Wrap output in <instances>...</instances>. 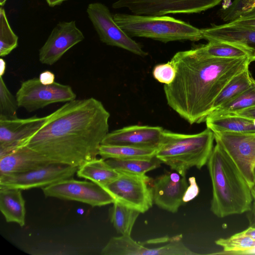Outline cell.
Wrapping results in <instances>:
<instances>
[{
    "mask_svg": "<svg viewBox=\"0 0 255 255\" xmlns=\"http://www.w3.org/2000/svg\"><path fill=\"white\" fill-rule=\"evenodd\" d=\"M110 113L94 98L66 102L46 116L39 130L25 146L52 163L79 167L97 158L109 133Z\"/></svg>",
    "mask_w": 255,
    "mask_h": 255,
    "instance_id": "1",
    "label": "cell"
},
{
    "mask_svg": "<svg viewBox=\"0 0 255 255\" xmlns=\"http://www.w3.org/2000/svg\"><path fill=\"white\" fill-rule=\"evenodd\" d=\"M170 61L176 76L171 83L164 86L166 100L190 125L205 122L223 89L252 62L248 57H203L194 49L177 52Z\"/></svg>",
    "mask_w": 255,
    "mask_h": 255,
    "instance_id": "2",
    "label": "cell"
},
{
    "mask_svg": "<svg viewBox=\"0 0 255 255\" xmlns=\"http://www.w3.org/2000/svg\"><path fill=\"white\" fill-rule=\"evenodd\" d=\"M207 165L212 185V212L224 218L250 211L254 201L251 188L219 143L214 146Z\"/></svg>",
    "mask_w": 255,
    "mask_h": 255,
    "instance_id": "3",
    "label": "cell"
},
{
    "mask_svg": "<svg viewBox=\"0 0 255 255\" xmlns=\"http://www.w3.org/2000/svg\"><path fill=\"white\" fill-rule=\"evenodd\" d=\"M215 136L207 128L195 134H183L164 129L155 157L170 169L186 175L193 167L200 169L212 151Z\"/></svg>",
    "mask_w": 255,
    "mask_h": 255,
    "instance_id": "4",
    "label": "cell"
},
{
    "mask_svg": "<svg viewBox=\"0 0 255 255\" xmlns=\"http://www.w3.org/2000/svg\"><path fill=\"white\" fill-rule=\"evenodd\" d=\"M113 16L116 23L130 37L149 38L164 43L182 40L197 41L203 39L201 29L165 15L118 13Z\"/></svg>",
    "mask_w": 255,
    "mask_h": 255,
    "instance_id": "5",
    "label": "cell"
},
{
    "mask_svg": "<svg viewBox=\"0 0 255 255\" xmlns=\"http://www.w3.org/2000/svg\"><path fill=\"white\" fill-rule=\"evenodd\" d=\"M120 175L104 187L115 201L144 213L152 207L153 180L146 174L120 172Z\"/></svg>",
    "mask_w": 255,
    "mask_h": 255,
    "instance_id": "6",
    "label": "cell"
},
{
    "mask_svg": "<svg viewBox=\"0 0 255 255\" xmlns=\"http://www.w3.org/2000/svg\"><path fill=\"white\" fill-rule=\"evenodd\" d=\"M15 97L19 107L32 112L51 104L73 101L76 95L69 85L56 82L44 85L39 78H33L21 83Z\"/></svg>",
    "mask_w": 255,
    "mask_h": 255,
    "instance_id": "7",
    "label": "cell"
},
{
    "mask_svg": "<svg viewBox=\"0 0 255 255\" xmlns=\"http://www.w3.org/2000/svg\"><path fill=\"white\" fill-rule=\"evenodd\" d=\"M222 0H117L115 9L126 8L134 14L151 16L200 13L213 8Z\"/></svg>",
    "mask_w": 255,
    "mask_h": 255,
    "instance_id": "8",
    "label": "cell"
},
{
    "mask_svg": "<svg viewBox=\"0 0 255 255\" xmlns=\"http://www.w3.org/2000/svg\"><path fill=\"white\" fill-rule=\"evenodd\" d=\"M87 13L102 42L124 49L140 56L144 57L148 54L139 43L119 26L106 5L98 2L91 3L87 6Z\"/></svg>",
    "mask_w": 255,
    "mask_h": 255,
    "instance_id": "9",
    "label": "cell"
},
{
    "mask_svg": "<svg viewBox=\"0 0 255 255\" xmlns=\"http://www.w3.org/2000/svg\"><path fill=\"white\" fill-rule=\"evenodd\" d=\"M214 134L216 142L230 157L251 188L255 184V132Z\"/></svg>",
    "mask_w": 255,
    "mask_h": 255,
    "instance_id": "10",
    "label": "cell"
},
{
    "mask_svg": "<svg viewBox=\"0 0 255 255\" xmlns=\"http://www.w3.org/2000/svg\"><path fill=\"white\" fill-rule=\"evenodd\" d=\"M45 197L75 201L93 207L114 203V198L104 187L92 181L72 178L64 179L42 188Z\"/></svg>",
    "mask_w": 255,
    "mask_h": 255,
    "instance_id": "11",
    "label": "cell"
},
{
    "mask_svg": "<svg viewBox=\"0 0 255 255\" xmlns=\"http://www.w3.org/2000/svg\"><path fill=\"white\" fill-rule=\"evenodd\" d=\"M102 255H197L184 244L181 234L169 238L161 245L147 248L130 236L112 237L101 252Z\"/></svg>",
    "mask_w": 255,
    "mask_h": 255,
    "instance_id": "12",
    "label": "cell"
},
{
    "mask_svg": "<svg viewBox=\"0 0 255 255\" xmlns=\"http://www.w3.org/2000/svg\"><path fill=\"white\" fill-rule=\"evenodd\" d=\"M78 167L51 163L28 172L0 175V187L28 190L43 188L60 181L71 178L77 172Z\"/></svg>",
    "mask_w": 255,
    "mask_h": 255,
    "instance_id": "13",
    "label": "cell"
},
{
    "mask_svg": "<svg viewBox=\"0 0 255 255\" xmlns=\"http://www.w3.org/2000/svg\"><path fill=\"white\" fill-rule=\"evenodd\" d=\"M46 117L0 119V158L25 146L28 139L42 127Z\"/></svg>",
    "mask_w": 255,
    "mask_h": 255,
    "instance_id": "14",
    "label": "cell"
},
{
    "mask_svg": "<svg viewBox=\"0 0 255 255\" xmlns=\"http://www.w3.org/2000/svg\"><path fill=\"white\" fill-rule=\"evenodd\" d=\"M85 37L75 20L61 21L56 24L39 51L40 63L52 65L70 48Z\"/></svg>",
    "mask_w": 255,
    "mask_h": 255,
    "instance_id": "15",
    "label": "cell"
},
{
    "mask_svg": "<svg viewBox=\"0 0 255 255\" xmlns=\"http://www.w3.org/2000/svg\"><path fill=\"white\" fill-rule=\"evenodd\" d=\"M188 186L185 175L176 171H167L153 180V203L159 208L174 213L182 205L184 194Z\"/></svg>",
    "mask_w": 255,
    "mask_h": 255,
    "instance_id": "16",
    "label": "cell"
},
{
    "mask_svg": "<svg viewBox=\"0 0 255 255\" xmlns=\"http://www.w3.org/2000/svg\"><path fill=\"white\" fill-rule=\"evenodd\" d=\"M163 130L159 126H129L109 132L102 144L157 149Z\"/></svg>",
    "mask_w": 255,
    "mask_h": 255,
    "instance_id": "17",
    "label": "cell"
},
{
    "mask_svg": "<svg viewBox=\"0 0 255 255\" xmlns=\"http://www.w3.org/2000/svg\"><path fill=\"white\" fill-rule=\"evenodd\" d=\"M203 39L229 43L245 50L255 61V29L230 22L201 29Z\"/></svg>",
    "mask_w": 255,
    "mask_h": 255,
    "instance_id": "18",
    "label": "cell"
},
{
    "mask_svg": "<svg viewBox=\"0 0 255 255\" xmlns=\"http://www.w3.org/2000/svg\"><path fill=\"white\" fill-rule=\"evenodd\" d=\"M51 163L45 156L24 146L0 158V175L24 173Z\"/></svg>",
    "mask_w": 255,
    "mask_h": 255,
    "instance_id": "19",
    "label": "cell"
},
{
    "mask_svg": "<svg viewBox=\"0 0 255 255\" xmlns=\"http://www.w3.org/2000/svg\"><path fill=\"white\" fill-rule=\"evenodd\" d=\"M205 122L214 133L255 132V119L235 114H210Z\"/></svg>",
    "mask_w": 255,
    "mask_h": 255,
    "instance_id": "20",
    "label": "cell"
},
{
    "mask_svg": "<svg viewBox=\"0 0 255 255\" xmlns=\"http://www.w3.org/2000/svg\"><path fill=\"white\" fill-rule=\"evenodd\" d=\"M21 190L0 187V210L7 222L25 225L26 210Z\"/></svg>",
    "mask_w": 255,
    "mask_h": 255,
    "instance_id": "21",
    "label": "cell"
},
{
    "mask_svg": "<svg viewBox=\"0 0 255 255\" xmlns=\"http://www.w3.org/2000/svg\"><path fill=\"white\" fill-rule=\"evenodd\" d=\"M76 173L78 177L90 180L103 187L120 173L102 158H96L85 162L78 167Z\"/></svg>",
    "mask_w": 255,
    "mask_h": 255,
    "instance_id": "22",
    "label": "cell"
},
{
    "mask_svg": "<svg viewBox=\"0 0 255 255\" xmlns=\"http://www.w3.org/2000/svg\"><path fill=\"white\" fill-rule=\"evenodd\" d=\"M255 80L249 71V68L236 75L216 98L211 112L247 90L252 85Z\"/></svg>",
    "mask_w": 255,
    "mask_h": 255,
    "instance_id": "23",
    "label": "cell"
},
{
    "mask_svg": "<svg viewBox=\"0 0 255 255\" xmlns=\"http://www.w3.org/2000/svg\"><path fill=\"white\" fill-rule=\"evenodd\" d=\"M156 149L101 144L99 148V155L105 160L110 158L151 159L155 157Z\"/></svg>",
    "mask_w": 255,
    "mask_h": 255,
    "instance_id": "24",
    "label": "cell"
},
{
    "mask_svg": "<svg viewBox=\"0 0 255 255\" xmlns=\"http://www.w3.org/2000/svg\"><path fill=\"white\" fill-rule=\"evenodd\" d=\"M193 49L198 54L205 57L240 58L248 57L250 58L248 53L242 48L222 41H208L207 44Z\"/></svg>",
    "mask_w": 255,
    "mask_h": 255,
    "instance_id": "25",
    "label": "cell"
},
{
    "mask_svg": "<svg viewBox=\"0 0 255 255\" xmlns=\"http://www.w3.org/2000/svg\"><path fill=\"white\" fill-rule=\"evenodd\" d=\"M140 212L116 201L110 209V220L117 232L124 236H130Z\"/></svg>",
    "mask_w": 255,
    "mask_h": 255,
    "instance_id": "26",
    "label": "cell"
},
{
    "mask_svg": "<svg viewBox=\"0 0 255 255\" xmlns=\"http://www.w3.org/2000/svg\"><path fill=\"white\" fill-rule=\"evenodd\" d=\"M112 167L119 172L144 175L160 166L161 163L156 157L151 159H114L106 160Z\"/></svg>",
    "mask_w": 255,
    "mask_h": 255,
    "instance_id": "27",
    "label": "cell"
},
{
    "mask_svg": "<svg viewBox=\"0 0 255 255\" xmlns=\"http://www.w3.org/2000/svg\"><path fill=\"white\" fill-rule=\"evenodd\" d=\"M215 244L221 247L223 251L214 254L242 255L255 248V240L243 232L228 238L219 239L215 241Z\"/></svg>",
    "mask_w": 255,
    "mask_h": 255,
    "instance_id": "28",
    "label": "cell"
},
{
    "mask_svg": "<svg viewBox=\"0 0 255 255\" xmlns=\"http://www.w3.org/2000/svg\"><path fill=\"white\" fill-rule=\"evenodd\" d=\"M254 106H255V80L249 89L214 110L209 115L232 114Z\"/></svg>",
    "mask_w": 255,
    "mask_h": 255,
    "instance_id": "29",
    "label": "cell"
},
{
    "mask_svg": "<svg viewBox=\"0 0 255 255\" xmlns=\"http://www.w3.org/2000/svg\"><path fill=\"white\" fill-rule=\"evenodd\" d=\"M18 37L8 22L4 9L0 8V56L9 54L18 45Z\"/></svg>",
    "mask_w": 255,
    "mask_h": 255,
    "instance_id": "30",
    "label": "cell"
},
{
    "mask_svg": "<svg viewBox=\"0 0 255 255\" xmlns=\"http://www.w3.org/2000/svg\"><path fill=\"white\" fill-rule=\"evenodd\" d=\"M19 108L16 97L10 93L0 76V119H12L17 117Z\"/></svg>",
    "mask_w": 255,
    "mask_h": 255,
    "instance_id": "31",
    "label": "cell"
},
{
    "mask_svg": "<svg viewBox=\"0 0 255 255\" xmlns=\"http://www.w3.org/2000/svg\"><path fill=\"white\" fill-rule=\"evenodd\" d=\"M255 6V0H234L227 7L220 10L219 15L223 21L230 22Z\"/></svg>",
    "mask_w": 255,
    "mask_h": 255,
    "instance_id": "32",
    "label": "cell"
},
{
    "mask_svg": "<svg viewBox=\"0 0 255 255\" xmlns=\"http://www.w3.org/2000/svg\"><path fill=\"white\" fill-rule=\"evenodd\" d=\"M152 75L158 82L167 85L171 83L176 76V70L170 62L156 65L153 68Z\"/></svg>",
    "mask_w": 255,
    "mask_h": 255,
    "instance_id": "33",
    "label": "cell"
},
{
    "mask_svg": "<svg viewBox=\"0 0 255 255\" xmlns=\"http://www.w3.org/2000/svg\"><path fill=\"white\" fill-rule=\"evenodd\" d=\"M230 23L255 29V6L244 11Z\"/></svg>",
    "mask_w": 255,
    "mask_h": 255,
    "instance_id": "34",
    "label": "cell"
},
{
    "mask_svg": "<svg viewBox=\"0 0 255 255\" xmlns=\"http://www.w3.org/2000/svg\"><path fill=\"white\" fill-rule=\"evenodd\" d=\"M188 185L183 198L184 203H187L195 198L199 192V189L194 177H191L188 179Z\"/></svg>",
    "mask_w": 255,
    "mask_h": 255,
    "instance_id": "35",
    "label": "cell"
},
{
    "mask_svg": "<svg viewBox=\"0 0 255 255\" xmlns=\"http://www.w3.org/2000/svg\"><path fill=\"white\" fill-rule=\"evenodd\" d=\"M38 78L42 84L50 85L54 82L55 75L52 72L46 70L41 72Z\"/></svg>",
    "mask_w": 255,
    "mask_h": 255,
    "instance_id": "36",
    "label": "cell"
},
{
    "mask_svg": "<svg viewBox=\"0 0 255 255\" xmlns=\"http://www.w3.org/2000/svg\"><path fill=\"white\" fill-rule=\"evenodd\" d=\"M231 114H235L248 117L250 119H255V106Z\"/></svg>",
    "mask_w": 255,
    "mask_h": 255,
    "instance_id": "37",
    "label": "cell"
},
{
    "mask_svg": "<svg viewBox=\"0 0 255 255\" xmlns=\"http://www.w3.org/2000/svg\"><path fill=\"white\" fill-rule=\"evenodd\" d=\"M250 217L249 218L250 226L255 227V203L253 202L252 209L250 211Z\"/></svg>",
    "mask_w": 255,
    "mask_h": 255,
    "instance_id": "38",
    "label": "cell"
},
{
    "mask_svg": "<svg viewBox=\"0 0 255 255\" xmlns=\"http://www.w3.org/2000/svg\"><path fill=\"white\" fill-rule=\"evenodd\" d=\"M242 232L245 235H248L255 240V227L250 226L249 228Z\"/></svg>",
    "mask_w": 255,
    "mask_h": 255,
    "instance_id": "39",
    "label": "cell"
},
{
    "mask_svg": "<svg viewBox=\"0 0 255 255\" xmlns=\"http://www.w3.org/2000/svg\"><path fill=\"white\" fill-rule=\"evenodd\" d=\"M66 0H46L48 5L51 7L60 5Z\"/></svg>",
    "mask_w": 255,
    "mask_h": 255,
    "instance_id": "40",
    "label": "cell"
},
{
    "mask_svg": "<svg viewBox=\"0 0 255 255\" xmlns=\"http://www.w3.org/2000/svg\"><path fill=\"white\" fill-rule=\"evenodd\" d=\"M6 63L4 60L1 58L0 59V76H2L5 73Z\"/></svg>",
    "mask_w": 255,
    "mask_h": 255,
    "instance_id": "41",
    "label": "cell"
},
{
    "mask_svg": "<svg viewBox=\"0 0 255 255\" xmlns=\"http://www.w3.org/2000/svg\"><path fill=\"white\" fill-rule=\"evenodd\" d=\"M251 190L254 200L253 202L255 203V184L251 188Z\"/></svg>",
    "mask_w": 255,
    "mask_h": 255,
    "instance_id": "42",
    "label": "cell"
},
{
    "mask_svg": "<svg viewBox=\"0 0 255 255\" xmlns=\"http://www.w3.org/2000/svg\"><path fill=\"white\" fill-rule=\"evenodd\" d=\"M245 255H255V248L248 251Z\"/></svg>",
    "mask_w": 255,
    "mask_h": 255,
    "instance_id": "43",
    "label": "cell"
},
{
    "mask_svg": "<svg viewBox=\"0 0 255 255\" xmlns=\"http://www.w3.org/2000/svg\"><path fill=\"white\" fill-rule=\"evenodd\" d=\"M7 0H0V4L1 6L4 5Z\"/></svg>",
    "mask_w": 255,
    "mask_h": 255,
    "instance_id": "44",
    "label": "cell"
},
{
    "mask_svg": "<svg viewBox=\"0 0 255 255\" xmlns=\"http://www.w3.org/2000/svg\"></svg>",
    "mask_w": 255,
    "mask_h": 255,
    "instance_id": "45",
    "label": "cell"
}]
</instances>
